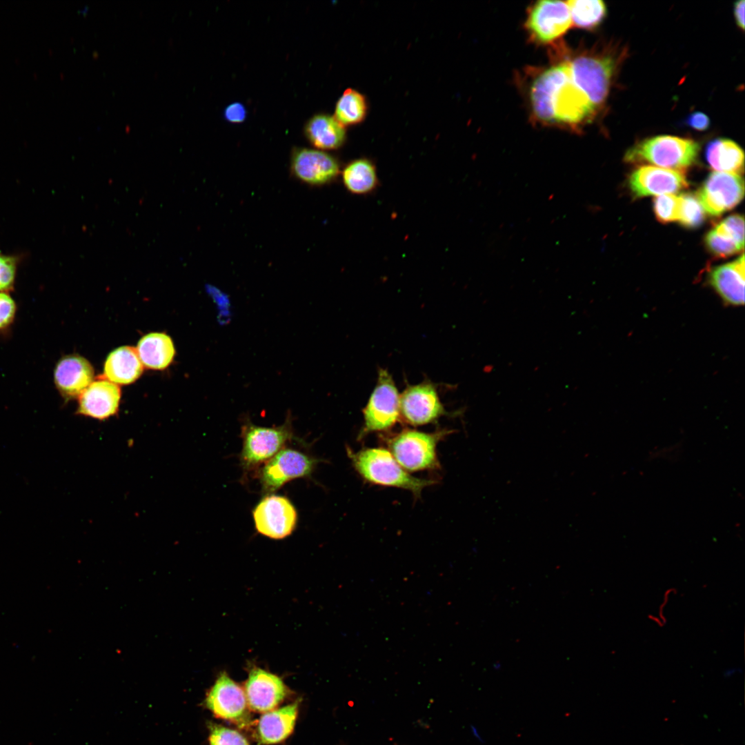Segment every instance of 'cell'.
I'll use <instances>...</instances> for the list:
<instances>
[{
  "instance_id": "6da1fadb",
  "label": "cell",
  "mask_w": 745,
  "mask_h": 745,
  "mask_svg": "<svg viewBox=\"0 0 745 745\" xmlns=\"http://www.w3.org/2000/svg\"><path fill=\"white\" fill-rule=\"evenodd\" d=\"M530 103L536 121L574 129L589 123L598 113L573 82L568 61L550 66L534 79Z\"/></svg>"
},
{
  "instance_id": "7a4b0ae2",
  "label": "cell",
  "mask_w": 745,
  "mask_h": 745,
  "mask_svg": "<svg viewBox=\"0 0 745 745\" xmlns=\"http://www.w3.org/2000/svg\"><path fill=\"white\" fill-rule=\"evenodd\" d=\"M626 56L624 47L609 43L586 50L568 60L573 82L598 112L607 101Z\"/></svg>"
},
{
  "instance_id": "3957f363",
  "label": "cell",
  "mask_w": 745,
  "mask_h": 745,
  "mask_svg": "<svg viewBox=\"0 0 745 745\" xmlns=\"http://www.w3.org/2000/svg\"><path fill=\"white\" fill-rule=\"evenodd\" d=\"M353 468L366 481L377 486L410 491L419 497L422 490L436 483L434 479L410 475L396 461L388 449L364 448L358 451L347 448Z\"/></svg>"
},
{
  "instance_id": "277c9868",
  "label": "cell",
  "mask_w": 745,
  "mask_h": 745,
  "mask_svg": "<svg viewBox=\"0 0 745 745\" xmlns=\"http://www.w3.org/2000/svg\"><path fill=\"white\" fill-rule=\"evenodd\" d=\"M699 145L695 141L673 135H658L635 143L624 159L633 164L649 163L682 172L697 160Z\"/></svg>"
},
{
  "instance_id": "5b68a950",
  "label": "cell",
  "mask_w": 745,
  "mask_h": 745,
  "mask_svg": "<svg viewBox=\"0 0 745 745\" xmlns=\"http://www.w3.org/2000/svg\"><path fill=\"white\" fill-rule=\"evenodd\" d=\"M451 431L440 430L426 433L404 429L386 438L388 450L406 471L418 472L438 469V443Z\"/></svg>"
},
{
  "instance_id": "8992f818",
  "label": "cell",
  "mask_w": 745,
  "mask_h": 745,
  "mask_svg": "<svg viewBox=\"0 0 745 745\" xmlns=\"http://www.w3.org/2000/svg\"><path fill=\"white\" fill-rule=\"evenodd\" d=\"M292 418L288 415L282 425L263 427L246 419L241 426L242 450L240 459L243 467L252 469L266 462L293 438Z\"/></svg>"
},
{
  "instance_id": "52a82bcc",
  "label": "cell",
  "mask_w": 745,
  "mask_h": 745,
  "mask_svg": "<svg viewBox=\"0 0 745 745\" xmlns=\"http://www.w3.org/2000/svg\"><path fill=\"white\" fill-rule=\"evenodd\" d=\"M399 397L391 375L380 369L375 388L363 410L364 424L359 439L372 433L386 432L400 419Z\"/></svg>"
},
{
  "instance_id": "ba28073f",
  "label": "cell",
  "mask_w": 745,
  "mask_h": 745,
  "mask_svg": "<svg viewBox=\"0 0 745 745\" xmlns=\"http://www.w3.org/2000/svg\"><path fill=\"white\" fill-rule=\"evenodd\" d=\"M572 26L567 1H538L528 12L525 23L530 39L538 44H550Z\"/></svg>"
},
{
  "instance_id": "9c48e42d",
  "label": "cell",
  "mask_w": 745,
  "mask_h": 745,
  "mask_svg": "<svg viewBox=\"0 0 745 745\" xmlns=\"http://www.w3.org/2000/svg\"><path fill=\"white\" fill-rule=\"evenodd\" d=\"M319 462V459L299 450L283 448L261 469L262 488L266 493H271L290 480L309 477Z\"/></svg>"
},
{
  "instance_id": "30bf717a",
  "label": "cell",
  "mask_w": 745,
  "mask_h": 745,
  "mask_svg": "<svg viewBox=\"0 0 745 745\" xmlns=\"http://www.w3.org/2000/svg\"><path fill=\"white\" fill-rule=\"evenodd\" d=\"M744 179L735 173L713 172L696 195L705 213L719 216L735 208L743 199Z\"/></svg>"
},
{
  "instance_id": "8fae6325",
  "label": "cell",
  "mask_w": 745,
  "mask_h": 745,
  "mask_svg": "<svg viewBox=\"0 0 745 745\" xmlns=\"http://www.w3.org/2000/svg\"><path fill=\"white\" fill-rule=\"evenodd\" d=\"M399 410L400 419L414 426L433 423L448 414L429 381L408 386L400 395Z\"/></svg>"
},
{
  "instance_id": "7c38bea8",
  "label": "cell",
  "mask_w": 745,
  "mask_h": 745,
  "mask_svg": "<svg viewBox=\"0 0 745 745\" xmlns=\"http://www.w3.org/2000/svg\"><path fill=\"white\" fill-rule=\"evenodd\" d=\"M257 530L268 537L280 539L290 535L297 523V513L286 497L270 495L264 497L252 512Z\"/></svg>"
},
{
  "instance_id": "4fadbf2b",
  "label": "cell",
  "mask_w": 745,
  "mask_h": 745,
  "mask_svg": "<svg viewBox=\"0 0 745 745\" xmlns=\"http://www.w3.org/2000/svg\"><path fill=\"white\" fill-rule=\"evenodd\" d=\"M206 707L217 717L246 726L250 720L244 691L226 673H221L205 699Z\"/></svg>"
},
{
  "instance_id": "5bb4252c",
  "label": "cell",
  "mask_w": 745,
  "mask_h": 745,
  "mask_svg": "<svg viewBox=\"0 0 745 745\" xmlns=\"http://www.w3.org/2000/svg\"><path fill=\"white\" fill-rule=\"evenodd\" d=\"M628 183L636 198L672 194L688 186L684 172L653 166H644L633 170Z\"/></svg>"
},
{
  "instance_id": "9a60e30c",
  "label": "cell",
  "mask_w": 745,
  "mask_h": 745,
  "mask_svg": "<svg viewBox=\"0 0 745 745\" xmlns=\"http://www.w3.org/2000/svg\"><path fill=\"white\" fill-rule=\"evenodd\" d=\"M244 693L251 710L266 713L275 709L286 698L288 688L277 675L252 667L245 683Z\"/></svg>"
},
{
  "instance_id": "2e32d148",
  "label": "cell",
  "mask_w": 745,
  "mask_h": 745,
  "mask_svg": "<svg viewBox=\"0 0 745 745\" xmlns=\"http://www.w3.org/2000/svg\"><path fill=\"white\" fill-rule=\"evenodd\" d=\"M290 168L298 179L313 186L331 182L339 172V166L333 157L322 151L307 148L294 151Z\"/></svg>"
},
{
  "instance_id": "e0dca14e",
  "label": "cell",
  "mask_w": 745,
  "mask_h": 745,
  "mask_svg": "<svg viewBox=\"0 0 745 745\" xmlns=\"http://www.w3.org/2000/svg\"><path fill=\"white\" fill-rule=\"evenodd\" d=\"M121 390L107 379L92 381L79 397L77 413L99 420L115 415L119 410Z\"/></svg>"
},
{
  "instance_id": "ac0fdd59",
  "label": "cell",
  "mask_w": 745,
  "mask_h": 745,
  "mask_svg": "<svg viewBox=\"0 0 745 745\" xmlns=\"http://www.w3.org/2000/svg\"><path fill=\"white\" fill-rule=\"evenodd\" d=\"M94 370L90 362L78 355L64 356L54 370L56 388L65 400L79 397L92 382Z\"/></svg>"
},
{
  "instance_id": "d6986e66",
  "label": "cell",
  "mask_w": 745,
  "mask_h": 745,
  "mask_svg": "<svg viewBox=\"0 0 745 745\" xmlns=\"http://www.w3.org/2000/svg\"><path fill=\"white\" fill-rule=\"evenodd\" d=\"M744 256L736 260L713 268L707 277L712 287L723 303L740 306L744 304Z\"/></svg>"
},
{
  "instance_id": "ffe728a7",
  "label": "cell",
  "mask_w": 745,
  "mask_h": 745,
  "mask_svg": "<svg viewBox=\"0 0 745 745\" xmlns=\"http://www.w3.org/2000/svg\"><path fill=\"white\" fill-rule=\"evenodd\" d=\"M298 713V703L264 713L257 728L259 744H274L286 739L292 732Z\"/></svg>"
},
{
  "instance_id": "44dd1931",
  "label": "cell",
  "mask_w": 745,
  "mask_h": 745,
  "mask_svg": "<svg viewBox=\"0 0 745 745\" xmlns=\"http://www.w3.org/2000/svg\"><path fill=\"white\" fill-rule=\"evenodd\" d=\"M143 372V364L137 350L122 346L112 351L104 364V376L116 384H129L137 380Z\"/></svg>"
},
{
  "instance_id": "7402d4cb",
  "label": "cell",
  "mask_w": 745,
  "mask_h": 745,
  "mask_svg": "<svg viewBox=\"0 0 745 745\" xmlns=\"http://www.w3.org/2000/svg\"><path fill=\"white\" fill-rule=\"evenodd\" d=\"M706 159L709 167L717 172L743 173L744 153L734 141L717 138L708 143Z\"/></svg>"
},
{
  "instance_id": "603a6c76",
  "label": "cell",
  "mask_w": 745,
  "mask_h": 745,
  "mask_svg": "<svg viewBox=\"0 0 745 745\" xmlns=\"http://www.w3.org/2000/svg\"><path fill=\"white\" fill-rule=\"evenodd\" d=\"M136 350L142 364L154 370L168 367L175 354L171 338L163 332L144 335L139 341Z\"/></svg>"
},
{
  "instance_id": "cb8c5ba5",
  "label": "cell",
  "mask_w": 745,
  "mask_h": 745,
  "mask_svg": "<svg viewBox=\"0 0 745 745\" xmlns=\"http://www.w3.org/2000/svg\"><path fill=\"white\" fill-rule=\"evenodd\" d=\"M306 134L310 143L324 150L340 147L346 139V132L335 117L320 115L313 117L307 123Z\"/></svg>"
},
{
  "instance_id": "d4e9b609",
  "label": "cell",
  "mask_w": 745,
  "mask_h": 745,
  "mask_svg": "<svg viewBox=\"0 0 745 745\" xmlns=\"http://www.w3.org/2000/svg\"><path fill=\"white\" fill-rule=\"evenodd\" d=\"M342 177L347 190L358 195L372 192L378 183L374 164L366 159H357L348 163L343 170Z\"/></svg>"
},
{
  "instance_id": "484cf974",
  "label": "cell",
  "mask_w": 745,
  "mask_h": 745,
  "mask_svg": "<svg viewBox=\"0 0 745 745\" xmlns=\"http://www.w3.org/2000/svg\"><path fill=\"white\" fill-rule=\"evenodd\" d=\"M572 26L591 30L597 27L607 13L606 6L600 0L567 1Z\"/></svg>"
},
{
  "instance_id": "4316f807",
  "label": "cell",
  "mask_w": 745,
  "mask_h": 745,
  "mask_svg": "<svg viewBox=\"0 0 745 745\" xmlns=\"http://www.w3.org/2000/svg\"><path fill=\"white\" fill-rule=\"evenodd\" d=\"M366 110L364 97L357 91L348 88L337 103L335 118L342 126L356 124L364 119Z\"/></svg>"
},
{
  "instance_id": "83f0119b",
  "label": "cell",
  "mask_w": 745,
  "mask_h": 745,
  "mask_svg": "<svg viewBox=\"0 0 745 745\" xmlns=\"http://www.w3.org/2000/svg\"><path fill=\"white\" fill-rule=\"evenodd\" d=\"M680 203L678 221L688 228L700 226L705 220V212L697 195L684 193L679 195Z\"/></svg>"
},
{
  "instance_id": "f1b7e54d",
  "label": "cell",
  "mask_w": 745,
  "mask_h": 745,
  "mask_svg": "<svg viewBox=\"0 0 745 745\" xmlns=\"http://www.w3.org/2000/svg\"><path fill=\"white\" fill-rule=\"evenodd\" d=\"M704 242L707 250L717 258L729 257L742 250L735 241L714 228L706 235Z\"/></svg>"
},
{
  "instance_id": "f546056e",
  "label": "cell",
  "mask_w": 745,
  "mask_h": 745,
  "mask_svg": "<svg viewBox=\"0 0 745 745\" xmlns=\"http://www.w3.org/2000/svg\"><path fill=\"white\" fill-rule=\"evenodd\" d=\"M679 196L667 194L657 196L653 199V211L657 219L662 223L678 220Z\"/></svg>"
},
{
  "instance_id": "4dcf8cb0",
  "label": "cell",
  "mask_w": 745,
  "mask_h": 745,
  "mask_svg": "<svg viewBox=\"0 0 745 745\" xmlns=\"http://www.w3.org/2000/svg\"><path fill=\"white\" fill-rule=\"evenodd\" d=\"M718 232L735 241L742 250L744 247V220L742 215H730L714 228Z\"/></svg>"
},
{
  "instance_id": "1f68e13d",
  "label": "cell",
  "mask_w": 745,
  "mask_h": 745,
  "mask_svg": "<svg viewBox=\"0 0 745 745\" xmlns=\"http://www.w3.org/2000/svg\"><path fill=\"white\" fill-rule=\"evenodd\" d=\"M209 729L210 745H249L246 739L235 730L214 724H210Z\"/></svg>"
},
{
  "instance_id": "d6a6232c",
  "label": "cell",
  "mask_w": 745,
  "mask_h": 745,
  "mask_svg": "<svg viewBox=\"0 0 745 745\" xmlns=\"http://www.w3.org/2000/svg\"><path fill=\"white\" fill-rule=\"evenodd\" d=\"M17 270V259L0 253V292L12 286Z\"/></svg>"
},
{
  "instance_id": "836d02e7",
  "label": "cell",
  "mask_w": 745,
  "mask_h": 745,
  "mask_svg": "<svg viewBox=\"0 0 745 745\" xmlns=\"http://www.w3.org/2000/svg\"><path fill=\"white\" fill-rule=\"evenodd\" d=\"M15 312L16 305L12 298L4 292H0V329L12 322Z\"/></svg>"
},
{
  "instance_id": "e575fe53",
  "label": "cell",
  "mask_w": 745,
  "mask_h": 745,
  "mask_svg": "<svg viewBox=\"0 0 745 745\" xmlns=\"http://www.w3.org/2000/svg\"><path fill=\"white\" fill-rule=\"evenodd\" d=\"M686 123L688 126L696 130L704 131L709 128L711 121L706 114L697 111L691 114L686 118Z\"/></svg>"
},
{
  "instance_id": "d590c367",
  "label": "cell",
  "mask_w": 745,
  "mask_h": 745,
  "mask_svg": "<svg viewBox=\"0 0 745 745\" xmlns=\"http://www.w3.org/2000/svg\"><path fill=\"white\" fill-rule=\"evenodd\" d=\"M225 116L231 122H241L246 117V110L241 103H235L226 108Z\"/></svg>"
},
{
  "instance_id": "8d00e7d4",
  "label": "cell",
  "mask_w": 745,
  "mask_h": 745,
  "mask_svg": "<svg viewBox=\"0 0 745 745\" xmlns=\"http://www.w3.org/2000/svg\"><path fill=\"white\" fill-rule=\"evenodd\" d=\"M744 0L738 1L734 5V17L737 26L742 30H744Z\"/></svg>"
},
{
  "instance_id": "74e56055",
  "label": "cell",
  "mask_w": 745,
  "mask_h": 745,
  "mask_svg": "<svg viewBox=\"0 0 745 745\" xmlns=\"http://www.w3.org/2000/svg\"><path fill=\"white\" fill-rule=\"evenodd\" d=\"M473 734H474V735L475 736V737H476V738H477V739H478V740H479V742H484V739H483V738H482V737H481V736L480 735V734H479V733L477 732V729H476V728H475V727L473 728Z\"/></svg>"
}]
</instances>
